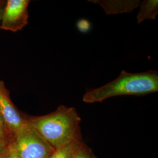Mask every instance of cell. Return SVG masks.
<instances>
[{"mask_svg":"<svg viewBox=\"0 0 158 158\" xmlns=\"http://www.w3.org/2000/svg\"><path fill=\"white\" fill-rule=\"evenodd\" d=\"M28 123L55 150L81 138V118L73 107L60 106L42 116H28Z\"/></svg>","mask_w":158,"mask_h":158,"instance_id":"6da1fadb","label":"cell"},{"mask_svg":"<svg viewBox=\"0 0 158 158\" xmlns=\"http://www.w3.org/2000/svg\"><path fill=\"white\" fill-rule=\"evenodd\" d=\"M158 91V72L149 70L131 73L122 70L118 77L107 84L87 92L83 97L86 103L102 102L121 96H144Z\"/></svg>","mask_w":158,"mask_h":158,"instance_id":"7a4b0ae2","label":"cell"},{"mask_svg":"<svg viewBox=\"0 0 158 158\" xmlns=\"http://www.w3.org/2000/svg\"><path fill=\"white\" fill-rule=\"evenodd\" d=\"M12 142L19 158H48L55 151L28 123L17 132Z\"/></svg>","mask_w":158,"mask_h":158,"instance_id":"3957f363","label":"cell"},{"mask_svg":"<svg viewBox=\"0 0 158 158\" xmlns=\"http://www.w3.org/2000/svg\"><path fill=\"white\" fill-rule=\"evenodd\" d=\"M0 117L12 139L17 132L28 124L27 115L19 111L12 102L10 91L0 79Z\"/></svg>","mask_w":158,"mask_h":158,"instance_id":"277c9868","label":"cell"},{"mask_svg":"<svg viewBox=\"0 0 158 158\" xmlns=\"http://www.w3.org/2000/svg\"><path fill=\"white\" fill-rule=\"evenodd\" d=\"M29 0H8L4 6L0 29L15 32L28 23Z\"/></svg>","mask_w":158,"mask_h":158,"instance_id":"5b68a950","label":"cell"},{"mask_svg":"<svg viewBox=\"0 0 158 158\" xmlns=\"http://www.w3.org/2000/svg\"><path fill=\"white\" fill-rule=\"evenodd\" d=\"M107 14H117L131 12L139 6L140 1H98Z\"/></svg>","mask_w":158,"mask_h":158,"instance_id":"8992f818","label":"cell"},{"mask_svg":"<svg viewBox=\"0 0 158 158\" xmlns=\"http://www.w3.org/2000/svg\"><path fill=\"white\" fill-rule=\"evenodd\" d=\"M140 9L136 16L138 23L147 19H156L158 13L157 0H145L140 3Z\"/></svg>","mask_w":158,"mask_h":158,"instance_id":"52a82bcc","label":"cell"},{"mask_svg":"<svg viewBox=\"0 0 158 158\" xmlns=\"http://www.w3.org/2000/svg\"><path fill=\"white\" fill-rule=\"evenodd\" d=\"M12 138L0 117V154L6 156Z\"/></svg>","mask_w":158,"mask_h":158,"instance_id":"ba28073f","label":"cell"},{"mask_svg":"<svg viewBox=\"0 0 158 158\" xmlns=\"http://www.w3.org/2000/svg\"><path fill=\"white\" fill-rule=\"evenodd\" d=\"M70 158H97L91 151L90 148L87 147L81 140L79 141L71 153Z\"/></svg>","mask_w":158,"mask_h":158,"instance_id":"9c48e42d","label":"cell"},{"mask_svg":"<svg viewBox=\"0 0 158 158\" xmlns=\"http://www.w3.org/2000/svg\"><path fill=\"white\" fill-rule=\"evenodd\" d=\"M80 140H81V138L72 142L64 147L56 149L54 153L48 158H70L75 145Z\"/></svg>","mask_w":158,"mask_h":158,"instance_id":"30bf717a","label":"cell"},{"mask_svg":"<svg viewBox=\"0 0 158 158\" xmlns=\"http://www.w3.org/2000/svg\"><path fill=\"white\" fill-rule=\"evenodd\" d=\"M77 27L80 32L85 33L90 29L91 24L86 19H80L77 23Z\"/></svg>","mask_w":158,"mask_h":158,"instance_id":"8fae6325","label":"cell"},{"mask_svg":"<svg viewBox=\"0 0 158 158\" xmlns=\"http://www.w3.org/2000/svg\"><path fill=\"white\" fill-rule=\"evenodd\" d=\"M7 158H19L16 152L12 141L8 147L7 151Z\"/></svg>","mask_w":158,"mask_h":158,"instance_id":"7c38bea8","label":"cell"},{"mask_svg":"<svg viewBox=\"0 0 158 158\" xmlns=\"http://www.w3.org/2000/svg\"><path fill=\"white\" fill-rule=\"evenodd\" d=\"M4 6H2L0 7V22H1V17H2V12H3V8H4Z\"/></svg>","mask_w":158,"mask_h":158,"instance_id":"4fadbf2b","label":"cell"},{"mask_svg":"<svg viewBox=\"0 0 158 158\" xmlns=\"http://www.w3.org/2000/svg\"><path fill=\"white\" fill-rule=\"evenodd\" d=\"M4 4H5V2L4 1H1L0 0V7L4 6Z\"/></svg>","mask_w":158,"mask_h":158,"instance_id":"5bb4252c","label":"cell"},{"mask_svg":"<svg viewBox=\"0 0 158 158\" xmlns=\"http://www.w3.org/2000/svg\"><path fill=\"white\" fill-rule=\"evenodd\" d=\"M0 158H7V155L5 156V155H2L0 154Z\"/></svg>","mask_w":158,"mask_h":158,"instance_id":"9a60e30c","label":"cell"}]
</instances>
